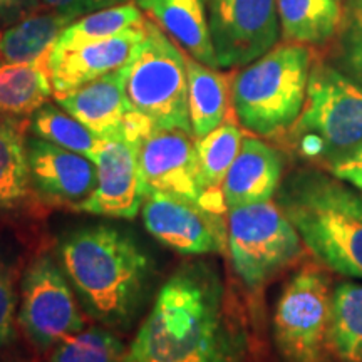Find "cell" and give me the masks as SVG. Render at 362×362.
I'll use <instances>...</instances> for the list:
<instances>
[{
  "mask_svg": "<svg viewBox=\"0 0 362 362\" xmlns=\"http://www.w3.org/2000/svg\"><path fill=\"white\" fill-rule=\"evenodd\" d=\"M247 330L223 279L187 262L163 284L124 362H243Z\"/></svg>",
  "mask_w": 362,
  "mask_h": 362,
  "instance_id": "1",
  "label": "cell"
},
{
  "mask_svg": "<svg viewBox=\"0 0 362 362\" xmlns=\"http://www.w3.org/2000/svg\"><path fill=\"white\" fill-rule=\"evenodd\" d=\"M57 259L84 310L96 322L116 327L136 315L153 265L129 233L111 225L84 226L59 240Z\"/></svg>",
  "mask_w": 362,
  "mask_h": 362,
  "instance_id": "2",
  "label": "cell"
},
{
  "mask_svg": "<svg viewBox=\"0 0 362 362\" xmlns=\"http://www.w3.org/2000/svg\"><path fill=\"white\" fill-rule=\"evenodd\" d=\"M284 215L315 262L362 280V193L324 168L292 171L275 193Z\"/></svg>",
  "mask_w": 362,
  "mask_h": 362,
  "instance_id": "3",
  "label": "cell"
},
{
  "mask_svg": "<svg viewBox=\"0 0 362 362\" xmlns=\"http://www.w3.org/2000/svg\"><path fill=\"white\" fill-rule=\"evenodd\" d=\"M312 62L309 45L285 42L243 67L232 81L238 123L262 138H285L304 110Z\"/></svg>",
  "mask_w": 362,
  "mask_h": 362,
  "instance_id": "4",
  "label": "cell"
},
{
  "mask_svg": "<svg viewBox=\"0 0 362 362\" xmlns=\"http://www.w3.org/2000/svg\"><path fill=\"white\" fill-rule=\"evenodd\" d=\"M285 139L320 168L351 155L362 146V86L332 62L314 59L304 110Z\"/></svg>",
  "mask_w": 362,
  "mask_h": 362,
  "instance_id": "5",
  "label": "cell"
},
{
  "mask_svg": "<svg viewBox=\"0 0 362 362\" xmlns=\"http://www.w3.org/2000/svg\"><path fill=\"white\" fill-rule=\"evenodd\" d=\"M144 34L123 67L124 93L131 110L156 129L192 133L187 56L160 25L144 21Z\"/></svg>",
  "mask_w": 362,
  "mask_h": 362,
  "instance_id": "6",
  "label": "cell"
},
{
  "mask_svg": "<svg viewBox=\"0 0 362 362\" xmlns=\"http://www.w3.org/2000/svg\"><path fill=\"white\" fill-rule=\"evenodd\" d=\"M332 279L319 262H304L280 291L272 332L285 362H332Z\"/></svg>",
  "mask_w": 362,
  "mask_h": 362,
  "instance_id": "7",
  "label": "cell"
},
{
  "mask_svg": "<svg viewBox=\"0 0 362 362\" xmlns=\"http://www.w3.org/2000/svg\"><path fill=\"white\" fill-rule=\"evenodd\" d=\"M304 248L277 203L270 200L228 210L226 250L235 275L250 293L260 292L296 265Z\"/></svg>",
  "mask_w": 362,
  "mask_h": 362,
  "instance_id": "8",
  "label": "cell"
},
{
  "mask_svg": "<svg viewBox=\"0 0 362 362\" xmlns=\"http://www.w3.org/2000/svg\"><path fill=\"white\" fill-rule=\"evenodd\" d=\"M17 320L29 341L42 351L54 349L84 329L74 288L51 253L37 255L25 269Z\"/></svg>",
  "mask_w": 362,
  "mask_h": 362,
  "instance_id": "9",
  "label": "cell"
},
{
  "mask_svg": "<svg viewBox=\"0 0 362 362\" xmlns=\"http://www.w3.org/2000/svg\"><path fill=\"white\" fill-rule=\"evenodd\" d=\"M206 8L221 69L245 67L277 45V0H206Z\"/></svg>",
  "mask_w": 362,
  "mask_h": 362,
  "instance_id": "10",
  "label": "cell"
},
{
  "mask_svg": "<svg viewBox=\"0 0 362 362\" xmlns=\"http://www.w3.org/2000/svg\"><path fill=\"white\" fill-rule=\"evenodd\" d=\"M143 221L151 237L181 255H210L226 248L223 215L197 202L161 193L146 194Z\"/></svg>",
  "mask_w": 362,
  "mask_h": 362,
  "instance_id": "11",
  "label": "cell"
},
{
  "mask_svg": "<svg viewBox=\"0 0 362 362\" xmlns=\"http://www.w3.org/2000/svg\"><path fill=\"white\" fill-rule=\"evenodd\" d=\"M193 134L178 129H155L139 144L138 163L144 197L171 194L202 205L203 192L198 175Z\"/></svg>",
  "mask_w": 362,
  "mask_h": 362,
  "instance_id": "12",
  "label": "cell"
},
{
  "mask_svg": "<svg viewBox=\"0 0 362 362\" xmlns=\"http://www.w3.org/2000/svg\"><path fill=\"white\" fill-rule=\"evenodd\" d=\"M139 144L124 138L104 139L93 160L98 170L96 188L76 210L110 218H134L138 215L144 200L138 163Z\"/></svg>",
  "mask_w": 362,
  "mask_h": 362,
  "instance_id": "13",
  "label": "cell"
},
{
  "mask_svg": "<svg viewBox=\"0 0 362 362\" xmlns=\"http://www.w3.org/2000/svg\"><path fill=\"white\" fill-rule=\"evenodd\" d=\"M27 156L33 189L45 202L78 208L96 188V165L79 153L29 136Z\"/></svg>",
  "mask_w": 362,
  "mask_h": 362,
  "instance_id": "14",
  "label": "cell"
},
{
  "mask_svg": "<svg viewBox=\"0 0 362 362\" xmlns=\"http://www.w3.org/2000/svg\"><path fill=\"white\" fill-rule=\"evenodd\" d=\"M143 34V27H134L107 39L69 49H52L47 67L54 96H62L110 72L123 69Z\"/></svg>",
  "mask_w": 362,
  "mask_h": 362,
  "instance_id": "15",
  "label": "cell"
},
{
  "mask_svg": "<svg viewBox=\"0 0 362 362\" xmlns=\"http://www.w3.org/2000/svg\"><path fill=\"white\" fill-rule=\"evenodd\" d=\"M282 153L259 138H243L221 187L226 210L270 202L284 180Z\"/></svg>",
  "mask_w": 362,
  "mask_h": 362,
  "instance_id": "16",
  "label": "cell"
},
{
  "mask_svg": "<svg viewBox=\"0 0 362 362\" xmlns=\"http://www.w3.org/2000/svg\"><path fill=\"white\" fill-rule=\"evenodd\" d=\"M54 98L62 110L103 139L123 138L126 119L133 111L124 93L123 69Z\"/></svg>",
  "mask_w": 362,
  "mask_h": 362,
  "instance_id": "17",
  "label": "cell"
},
{
  "mask_svg": "<svg viewBox=\"0 0 362 362\" xmlns=\"http://www.w3.org/2000/svg\"><path fill=\"white\" fill-rule=\"evenodd\" d=\"M156 24L194 61L218 69L208 24L206 0H136Z\"/></svg>",
  "mask_w": 362,
  "mask_h": 362,
  "instance_id": "18",
  "label": "cell"
},
{
  "mask_svg": "<svg viewBox=\"0 0 362 362\" xmlns=\"http://www.w3.org/2000/svg\"><path fill=\"white\" fill-rule=\"evenodd\" d=\"M243 143V133L237 124L223 123L203 138H194L198 175L205 197L202 206L221 214L226 210L221 187L226 173L232 168Z\"/></svg>",
  "mask_w": 362,
  "mask_h": 362,
  "instance_id": "19",
  "label": "cell"
},
{
  "mask_svg": "<svg viewBox=\"0 0 362 362\" xmlns=\"http://www.w3.org/2000/svg\"><path fill=\"white\" fill-rule=\"evenodd\" d=\"M74 19L52 12L33 13L0 27V62H40L49 66L59 35ZM49 69V67H47Z\"/></svg>",
  "mask_w": 362,
  "mask_h": 362,
  "instance_id": "20",
  "label": "cell"
},
{
  "mask_svg": "<svg viewBox=\"0 0 362 362\" xmlns=\"http://www.w3.org/2000/svg\"><path fill=\"white\" fill-rule=\"evenodd\" d=\"M189 123L193 138H203L223 124L232 104V78L187 57Z\"/></svg>",
  "mask_w": 362,
  "mask_h": 362,
  "instance_id": "21",
  "label": "cell"
},
{
  "mask_svg": "<svg viewBox=\"0 0 362 362\" xmlns=\"http://www.w3.org/2000/svg\"><path fill=\"white\" fill-rule=\"evenodd\" d=\"M284 40L324 45L336 39L344 21L341 0H277Z\"/></svg>",
  "mask_w": 362,
  "mask_h": 362,
  "instance_id": "22",
  "label": "cell"
},
{
  "mask_svg": "<svg viewBox=\"0 0 362 362\" xmlns=\"http://www.w3.org/2000/svg\"><path fill=\"white\" fill-rule=\"evenodd\" d=\"M52 93L47 64L0 62V117H30Z\"/></svg>",
  "mask_w": 362,
  "mask_h": 362,
  "instance_id": "23",
  "label": "cell"
},
{
  "mask_svg": "<svg viewBox=\"0 0 362 362\" xmlns=\"http://www.w3.org/2000/svg\"><path fill=\"white\" fill-rule=\"evenodd\" d=\"M24 124L17 117H0V210L22 205L33 192Z\"/></svg>",
  "mask_w": 362,
  "mask_h": 362,
  "instance_id": "24",
  "label": "cell"
},
{
  "mask_svg": "<svg viewBox=\"0 0 362 362\" xmlns=\"http://www.w3.org/2000/svg\"><path fill=\"white\" fill-rule=\"evenodd\" d=\"M330 347L339 362H362V282L346 279L334 287Z\"/></svg>",
  "mask_w": 362,
  "mask_h": 362,
  "instance_id": "25",
  "label": "cell"
},
{
  "mask_svg": "<svg viewBox=\"0 0 362 362\" xmlns=\"http://www.w3.org/2000/svg\"><path fill=\"white\" fill-rule=\"evenodd\" d=\"M29 131L45 141L79 153L90 161L98 155L104 139L98 138L83 123H79L69 112L59 110L54 104L45 103L29 117Z\"/></svg>",
  "mask_w": 362,
  "mask_h": 362,
  "instance_id": "26",
  "label": "cell"
},
{
  "mask_svg": "<svg viewBox=\"0 0 362 362\" xmlns=\"http://www.w3.org/2000/svg\"><path fill=\"white\" fill-rule=\"evenodd\" d=\"M146 17L143 16L138 6L133 4H121L103 11L88 13L78 17L59 35L54 49H69L76 45L93 42L112 37L128 29L143 27Z\"/></svg>",
  "mask_w": 362,
  "mask_h": 362,
  "instance_id": "27",
  "label": "cell"
},
{
  "mask_svg": "<svg viewBox=\"0 0 362 362\" xmlns=\"http://www.w3.org/2000/svg\"><path fill=\"white\" fill-rule=\"evenodd\" d=\"M123 342L111 330L90 327L54 347L51 362H124Z\"/></svg>",
  "mask_w": 362,
  "mask_h": 362,
  "instance_id": "28",
  "label": "cell"
},
{
  "mask_svg": "<svg viewBox=\"0 0 362 362\" xmlns=\"http://www.w3.org/2000/svg\"><path fill=\"white\" fill-rule=\"evenodd\" d=\"M330 62L362 86V8L352 7L344 13L342 25L332 45Z\"/></svg>",
  "mask_w": 362,
  "mask_h": 362,
  "instance_id": "29",
  "label": "cell"
},
{
  "mask_svg": "<svg viewBox=\"0 0 362 362\" xmlns=\"http://www.w3.org/2000/svg\"><path fill=\"white\" fill-rule=\"evenodd\" d=\"M17 317L16 272L0 260V351L11 342Z\"/></svg>",
  "mask_w": 362,
  "mask_h": 362,
  "instance_id": "30",
  "label": "cell"
},
{
  "mask_svg": "<svg viewBox=\"0 0 362 362\" xmlns=\"http://www.w3.org/2000/svg\"><path fill=\"white\" fill-rule=\"evenodd\" d=\"M40 4L47 12L78 19V17L103 11V8L128 4V0H40Z\"/></svg>",
  "mask_w": 362,
  "mask_h": 362,
  "instance_id": "31",
  "label": "cell"
},
{
  "mask_svg": "<svg viewBox=\"0 0 362 362\" xmlns=\"http://www.w3.org/2000/svg\"><path fill=\"white\" fill-rule=\"evenodd\" d=\"M324 170L336 176V178L349 183L351 187H354L362 193V146Z\"/></svg>",
  "mask_w": 362,
  "mask_h": 362,
  "instance_id": "32",
  "label": "cell"
},
{
  "mask_svg": "<svg viewBox=\"0 0 362 362\" xmlns=\"http://www.w3.org/2000/svg\"><path fill=\"white\" fill-rule=\"evenodd\" d=\"M33 7L34 0H0V25L22 19Z\"/></svg>",
  "mask_w": 362,
  "mask_h": 362,
  "instance_id": "33",
  "label": "cell"
},
{
  "mask_svg": "<svg viewBox=\"0 0 362 362\" xmlns=\"http://www.w3.org/2000/svg\"><path fill=\"white\" fill-rule=\"evenodd\" d=\"M352 7H357V8H362V0H351Z\"/></svg>",
  "mask_w": 362,
  "mask_h": 362,
  "instance_id": "34",
  "label": "cell"
}]
</instances>
